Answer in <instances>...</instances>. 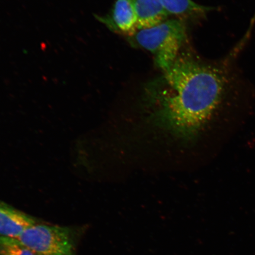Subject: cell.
Returning <instances> with one entry per match:
<instances>
[{"label": "cell", "mask_w": 255, "mask_h": 255, "mask_svg": "<svg viewBox=\"0 0 255 255\" xmlns=\"http://www.w3.org/2000/svg\"><path fill=\"white\" fill-rule=\"evenodd\" d=\"M245 36L218 63L180 53L170 67L146 86L144 101L155 126L184 141L193 139L239 81L236 60Z\"/></svg>", "instance_id": "cell-1"}, {"label": "cell", "mask_w": 255, "mask_h": 255, "mask_svg": "<svg viewBox=\"0 0 255 255\" xmlns=\"http://www.w3.org/2000/svg\"><path fill=\"white\" fill-rule=\"evenodd\" d=\"M186 27L177 19L167 20L148 28L138 29L128 37L130 42L151 52L162 71L171 66L180 54L186 39Z\"/></svg>", "instance_id": "cell-2"}, {"label": "cell", "mask_w": 255, "mask_h": 255, "mask_svg": "<svg viewBox=\"0 0 255 255\" xmlns=\"http://www.w3.org/2000/svg\"><path fill=\"white\" fill-rule=\"evenodd\" d=\"M17 239L36 255H75L74 237L68 227L37 223Z\"/></svg>", "instance_id": "cell-3"}, {"label": "cell", "mask_w": 255, "mask_h": 255, "mask_svg": "<svg viewBox=\"0 0 255 255\" xmlns=\"http://www.w3.org/2000/svg\"><path fill=\"white\" fill-rule=\"evenodd\" d=\"M110 30L130 37L138 30L136 15L132 0H116L110 14L95 15Z\"/></svg>", "instance_id": "cell-4"}, {"label": "cell", "mask_w": 255, "mask_h": 255, "mask_svg": "<svg viewBox=\"0 0 255 255\" xmlns=\"http://www.w3.org/2000/svg\"><path fill=\"white\" fill-rule=\"evenodd\" d=\"M37 219L0 201V237L17 239Z\"/></svg>", "instance_id": "cell-5"}, {"label": "cell", "mask_w": 255, "mask_h": 255, "mask_svg": "<svg viewBox=\"0 0 255 255\" xmlns=\"http://www.w3.org/2000/svg\"><path fill=\"white\" fill-rule=\"evenodd\" d=\"M138 30L155 26L168 20L170 15L159 0H132Z\"/></svg>", "instance_id": "cell-6"}, {"label": "cell", "mask_w": 255, "mask_h": 255, "mask_svg": "<svg viewBox=\"0 0 255 255\" xmlns=\"http://www.w3.org/2000/svg\"><path fill=\"white\" fill-rule=\"evenodd\" d=\"M169 15L180 17L204 15L213 7L197 4L193 0H159Z\"/></svg>", "instance_id": "cell-7"}, {"label": "cell", "mask_w": 255, "mask_h": 255, "mask_svg": "<svg viewBox=\"0 0 255 255\" xmlns=\"http://www.w3.org/2000/svg\"><path fill=\"white\" fill-rule=\"evenodd\" d=\"M0 255H36L18 239L0 237Z\"/></svg>", "instance_id": "cell-8"}]
</instances>
